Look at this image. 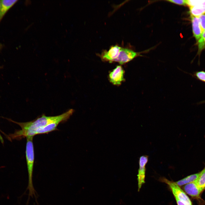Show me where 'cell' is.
Listing matches in <instances>:
<instances>
[{"label":"cell","instance_id":"obj_6","mask_svg":"<svg viewBox=\"0 0 205 205\" xmlns=\"http://www.w3.org/2000/svg\"><path fill=\"white\" fill-rule=\"evenodd\" d=\"M121 48L115 45L111 46L108 51H104L100 55L101 59L104 61L113 62L118 57Z\"/></svg>","mask_w":205,"mask_h":205},{"label":"cell","instance_id":"obj_11","mask_svg":"<svg viewBox=\"0 0 205 205\" xmlns=\"http://www.w3.org/2000/svg\"><path fill=\"white\" fill-rule=\"evenodd\" d=\"M200 172L191 175L176 182L179 186H182L196 181L198 179Z\"/></svg>","mask_w":205,"mask_h":205},{"label":"cell","instance_id":"obj_20","mask_svg":"<svg viewBox=\"0 0 205 205\" xmlns=\"http://www.w3.org/2000/svg\"><path fill=\"white\" fill-rule=\"evenodd\" d=\"M0 7H1V1L0 0Z\"/></svg>","mask_w":205,"mask_h":205},{"label":"cell","instance_id":"obj_12","mask_svg":"<svg viewBox=\"0 0 205 205\" xmlns=\"http://www.w3.org/2000/svg\"><path fill=\"white\" fill-rule=\"evenodd\" d=\"M190 13L191 15L198 17L205 13V6L197 5L190 7Z\"/></svg>","mask_w":205,"mask_h":205},{"label":"cell","instance_id":"obj_5","mask_svg":"<svg viewBox=\"0 0 205 205\" xmlns=\"http://www.w3.org/2000/svg\"><path fill=\"white\" fill-rule=\"evenodd\" d=\"M148 157L143 155L139 159V168L138 175V191H139L142 185L145 182V165L148 161Z\"/></svg>","mask_w":205,"mask_h":205},{"label":"cell","instance_id":"obj_17","mask_svg":"<svg viewBox=\"0 0 205 205\" xmlns=\"http://www.w3.org/2000/svg\"><path fill=\"white\" fill-rule=\"evenodd\" d=\"M167 1L179 5H186V0H169Z\"/></svg>","mask_w":205,"mask_h":205},{"label":"cell","instance_id":"obj_9","mask_svg":"<svg viewBox=\"0 0 205 205\" xmlns=\"http://www.w3.org/2000/svg\"><path fill=\"white\" fill-rule=\"evenodd\" d=\"M183 188L187 194L195 198L198 197L203 191L198 187L195 181L185 185Z\"/></svg>","mask_w":205,"mask_h":205},{"label":"cell","instance_id":"obj_13","mask_svg":"<svg viewBox=\"0 0 205 205\" xmlns=\"http://www.w3.org/2000/svg\"><path fill=\"white\" fill-rule=\"evenodd\" d=\"M200 172L199 177L195 182L198 187L203 191L205 189V167Z\"/></svg>","mask_w":205,"mask_h":205},{"label":"cell","instance_id":"obj_1","mask_svg":"<svg viewBox=\"0 0 205 205\" xmlns=\"http://www.w3.org/2000/svg\"><path fill=\"white\" fill-rule=\"evenodd\" d=\"M74 112L72 109L59 115L47 116L44 114L35 119L26 122H19L10 119L8 120L19 125L21 128L16 130L13 133L7 135V137L10 141L13 140H20L25 138L33 137L36 135L38 131L47 125L53 123L59 124L66 122Z\"/></svg>","mask_w":205,"mask_h":205},{"label":"cell","instance_id":"obj_2","mask_svg":"<svg viewBox=\"0 0 205 205\" xmlns=\"http://www.w3.org/2000/svg\"><path fill=\"white\" fill-rule=\"evenodd\" d=\"M33 137L26 138L25 154L27 168L28 182L27 189L29 190L28 199L30 196L36 198V191L32 182V175L34 160V153Z\"/></svg>","mask_w":205,"mask_h":205},{"label":"cell","instance_id":"obj_7","mask_svg":"<svg viewBox=\"0 0 205 205\" xmlns=\"http://www.w3.org/2000/svg\"><path fill=\"white\" fill-rule=\"evenodd\" d=\"M124 71L121 66H117L109 75V79L114 85H118L124 80Z\"/></svg>","mask_w":205,"mask_h":205},{"label":"cell","instance_id":"obj_16","mask_svg":"<svg viewBox=\"0 0 205 205\" xmlns=\"http://www.w3.org/2000/svg\"><path fill=\"white\" fill-rule=\"evenodd\" d=\"M200 23L202 29L204 31L205 30V14H203L199 16Z\"/></svg>","mask_w":205,"mask_h":205},{"label":"cell","instance_id":"obj_15","mask_svg":"<svg viewBox=\"0 0 205 205\" xmlns=\"http://www.w3.org/2000/svg\"><path fill=\"white\" fill-rule=\"evenodd\" d=\"M195 75L199 80L205 82V71H198L195 73Z\"/></svg>","mask_w":205,"mask_h":205},{"label":"cell","instance_id":"obj_18","mask_svg":"<svg viewBox=\"0 0 205 205\" xmlns=\"http://www.w3.org/2000/svg\"><path fill=\"white\" fill-rule=\"evenodd\" d=\"M175 199L176 200L177 203V205H186L184 203H183L180 200H179L176 197H175Z\"/></svg>","mask_w":205,"mask_h":205},{"label":"cell","instance_id":"obj_19","mask_svg":"<svg viewBox=\"0 0 205 205\" xmlns=\"http://www.w3.org/2000/svg\"><path fill=\"white\" fill-rule=\"evenodd\" d=\"M0 132H1V133H3V134H5V136H6L7 135L6 134H5V133H4L0 129Z\"/></svg>","mask_w":205,"mask_h":205},{"label":"cell","instance_id":"obj_8","mask_svg":"<svg viewBox=\"0 0 205 205\" xmlns=\"http://www.w3.org/2000/svg\"><path fill=\"white\" fill-rule=\"evenodd\" d=\"M193 36L197 40L201 38L204 32L201 26L198 17L190 15Z\"/></svg>","mask_w":205,"mask_h":205},{"label":"cell","instance_id":"obj_14","mask_svg":"<svg viewBox=\"0 0 205 205\" xmlns=\"http://www.w3.org/2000/svg\"><path fill=\"white\" fill-rule=\"evenodd\" d=\"M198 53L205 48V30L204 31L198 42Z\"/></svg>","mask_w":205,"mask_h":205},{"label":"cell","instance_id":"obj_3","mask_svg":"<svg viewBox=\"0 0 205 205\" xmlns=\"http://www.w3.org/2000/svg\"><path fill=\"white\" fill-rule=\"evenodd\" d=\"M161 180L169 186L175 197L186 205H192L188 196L175 182L170 181L165 178H161Z\"/></svg>","mask_w":205,"mask_h":205},{"label":"cell","instance_id":"obj_4","mask_svg":"<svg viewBox=\"0 0 205 205\" xmlns=\"http://www.w3.org/2000/svg\"><path fill=\"white\" fill-rule=\"evenodd\" d=\"M137 55V53L132 50L121 48L118 57L113 62H117L121 64H123L131 61Z\"/></svg>","mask_w":205,"mask_h":205},{"label":"cell","instance_id":"obj_10","mask_svg":"<svg viewBox=\"0 0 205 205\" xmlns=\"http://www.w3.org/2000/svg\"><path fill=\"white\" fill-rule=\"evenodd\" d=\"M18 1L17 0H0V22L7 11Z\"/></svg>","mask_w":205,"mask_h":205}]
</instances>
